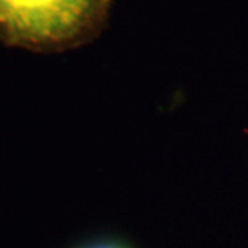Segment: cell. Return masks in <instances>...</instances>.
<instances>
[{"instance_id":"1","label":"cell","mask_w":248,"mask_h":248,"mask_svg":"<svg viewBox=\"0 0 248 248\" xmlns=\"http://www.w3.org/2000/svg\"><path fill=\"white\" fill-rule=\"evenodd\" d=\"M115 0H0V42L33 51H65L104 32Z\"/></svg>"},{"instance_id":"2","label":"cell","mask_w":248,"mask_h":248,"mask_svg":"<svg viewBox=\"0 0 248 248\" xmlns=\"http://www.w3.org/2000/svg\"><path fill=\"white\" fill-rule=\"evenodd\" d=\"M80 248H128L125 244L120 243V241H115V240H99V241H94L86 244Z\"/></svg>"}]
</instances>
